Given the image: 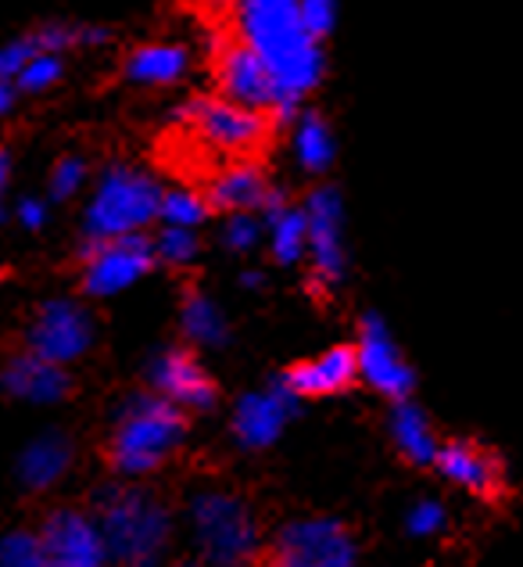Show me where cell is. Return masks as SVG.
<instances>
[{
  "instance_id": "6da1fadb",
  "label": "cell",
  "mask_w": 523,
  "mask_h": 567,
  "mask_svg": "<svg viewBox=\"0 0 523 567\" xmlns=\"http://www.w3.org/2000/svg\"><path fill=\"white\" fill-rule=\"evenodd\" d=\"M233 22L237 37L259 51L280 86L276 126H291L326 69L320 40L302 22V8L297 0H233Z\"/></svg>"
},
{
  "instance_id": "7a4b0ae2",
  "label": "cell",
  "mask_w": 523,
  "mask_h": 567,
  "mask_svg": "<svg viewBox=\"0 0 523 567\" xmlns=\"http://www.w3.org/2000/svg\"><path fill=\"white\" fill-rule=\"evenodd\" d=\"M187 435V410L172 399L151 392L129 395L118 406L112 439H108V464L118 477L137 482L155 474L179 450Z\"/></svg>"
},
{
  "instance_id": "3957f363",
  "label": "cell",
  "mask_w": 523,
  "mask_h": 567,
  "mask_svg": "<svg viewBox=\"0 0 523 567\" xmlns=\"http://www.w3.org/2000/svg\"><path fill=\"white\" fill-rule=\"evenodd\" d=\"M94 517L104 532L112 560L123 564H158L172 543V511L161 496L140 485L108 482L94 492Z\"/></svg>"
},
{
  "instance_id": "277c9868",
  "label": "cell",
  "mask_w": 523,
  "mask_h": 567,
  "mask_svg": "<svg viewBox=\"0 0 523 567\" xmlns=\"http://www.w3.org/2000/svg\"><path fill=\"white\" fill-rule=\"evenodd\" d=\"M190 539L201 560L233 567L262 554V528L255 511L233 492L205 488L190 499Z\"/></svg>"
},
{
  "instance_id": "5b68a950",
  "label": "cell",
  "mask_w": 523,
  "mask_h": 567,
  "mask_svg": "<svg viewBox=\"0 0 523 567\" xmlns=\"http://www.w3.org/2000/svg\"><path fill=\"white\" fill-rule=\"evenodd\" d=\"M161 187L151 173L133 166H112L83 208V241H104V237L133 234L151 227L158 219Z\"/></svg>"
},
{
  "instance_id": "8992f818",
  "label": "cell",
  "mask_w": 523,
  "mask_h": 567,
  "mask_svg": "<svg viewBox=\"0 0 523 567\" xmlns=\"http://www.w3.org/2000/svg\"><path fill=\"white\" fill-rule=\"evenodd\" d=\"M172 123L193 133L205 147L222 152L230 158L255 155L273 133V115L237 104L227 94L219 97H190L172 112Z\"/></svg>"
},
{
  "instance_id": "52a82bcc",
  "label": "cell",
  "mask_w": 523,
  "mask_h": 567,
  "mask_svg": "<svg viewBox=\"0 0 523 567\" xmlns=\"http://www.w3.org/2000/svg\"><path fill=\"white\" fill-rule=\"evenodd\" d=\"M83 295L90 298H112L133 288L144 274L155 266V241L144 230L104 237V241H83Z\"/></svg>"
},
{
  "instance_id": "ba28073f",
  "label": "cell",
  "mask_w": 523,
  "mask_h": 567,
  "mask_svg": "<svg viewBox=\"0 0 523 567\" xmlns=\"http://www.w3.org/2000/svg\"><path fill=\"white\" fill-rule=\"evenodd\" d=\"M269 557L283 567H352L358 560V546L345 520L294 517L276 528Z\"/></svg>"
},
{
  "instance_id": "9c48e42d",
  "label": "cell",
  "mask_w": 523,
  "mask_h": 567,
  "mask_svg": "<svg viewBox=\"0 0 523 567\" xmlns=\"http://www.w3.org/2000/svg\"><path fill=\"white\" fill-rule=\"evenodd\" d=\"M97 320L86 306L72 298H51L36 309V317L25 327V349L48 355L54 363H76L94 349Z\"/></svg>"
},
{
  "instance_id": "30bf717a",
  "label": "cell",
  "mask_w": 523,
  "mask_h": 567,
  "mask_svg": "<svg viewBox=\"0 0 523 567\" xmlns=\"http://www.w3.org/2000/svg\"><path fill=\"white\" fill-rule=\"evenodd\" d=\"M308 216V262L312 277L323 288H337L348 274V251H345V202L341 190L323 184L305 198Z\"/></svg>"
},
{
  "instance_id": "8fae6325",
  "label": "cell",
  "mask_w": 523,
  "mask_h": 567,
  "mask_svg": "<svg viewBox=\"0 0 523 567\" xmlns=\"http://www.w3.org/2000/svg\"><path fill=\"white\" fill-rule=\"evenodd\" d=\"M147 384L190 413H208L219 402V388L212 374H208L198 355H193V349L187 346L155 349L151 360H147Z\"/></svg>"
},
{
  "instance_id": "7c38bea8",
  "label": "cell",
  "mask_w": 523,
  "mask_h": 567,
  "mask_svg": "<svg viewBox=\"0 0 523 567\" xmlns=\"http://www.w3.org/2000/svg\"><path fill=\"white\" fill-rule=\"evenodd\" d=\"M355 349H358V381H366L373 392H380L391 402L412 395L416 374L377 312H366L363 323H358Z\"/></svg>"
},
{
  "instance_id": "4fadbf2b",
  "label": "cell",
  "mask_w": 523,
  "mask_h": 567,
  "mask_svg": "<svg viewBox=\"0 0 523 567\" xmlns=\"http://www.w3.org/2000/svg\"><path fill=\"white\" fill-rule=\"evenodd\" d=\"M216 80H219V91L227 94L237 104H248V109L273 115L276 123V112H280V86L273 80V72L259 58L255 48L237 37L227 48H219L216 58Z\"/></svg>"
},
{
  "instance_id": "5bb4252c",
  "label": "cell",
  "mask_w": 523,
  "mask_h": 567,
  "mask_svg": "<svg viewBox=\"0 0 523 567\" xmlns=\"http://www.w3.org/2000/svg\"><path fill=\"white\" fill-rule=\"evenodd\" d=\"M297 402L302 399L283 384L280 374L269 381L262 392H248L233 406V421H230L237 445H244L251 453L269 450V445L283 435V427L291 424V416L297 413Z\"/></svg>"
},
{
  "instance_id": "9a60e30c",
  "label": "cell",
  "mask_w": 523,
  "mask_h": 567,
  "mask_svg": "<svg viewBox=\"0 0 523 567\" xmlns=\"http://www.w3.org/2000/svg\"><path fill=\"white\" fill-rule=\"evenodd\" d=\"M48 564L54 567H101L108 564V546L94 514L83 511H54L40 528Z\"/></svg>"
},
{
  "instance_id": "2e32d148",
  "label": "cell",
  "mask_w": 523,
  "mask_h": 567,
  "mask_svg": "<svg viewBox=\"0 0 523 567\" xmlns=\"http://www.w3.org/2000/svg\"><path fill=\"white\" fill-rule=\"evenodd\" d=\"M0 388L11 399L29 402V406H54V402H65L72 395V378L65 363H54L33 349H22L8 360L4 374H0Z\"/></svg>"
},
{
  "instance_id": "e0dca14e",
  "label": "cell",
  "mask_w": 523,
  "mask_h": 567,
  "mask_svg": "<svg viewBox=\"0 0 523 567\" xmlns=\"http://www.w3.org/2000/svg\"><path fill=\"white\" fill-rule=\"evenodd\" d=\"M435 467L444 482L467 488L473 496H499L502 492V477H505L502 460L481 442H470V439L441 442Z\"/></svg>"
},
{
  "instance_id": "ac0fdd59",
  "label": "cell",
  "mask_w": 523,
  "mask_h": 567,
  "mask_svg": "<svg viewBox=\"0 0 523 567\" xmlns=\"http://www.w3.org/2000/svg\"><path fill=\"white\" fill-rule=\"evenodd\" d=\"M280 378L297 399L341 395L345 388H352L358 381V349L355 346H334L323 355H316V360L287 367Z\"/></svg>"
},
{
  "instance_id": "d6986e66",
  "label": "cell",
  "mask_w": 523,
  "mask_h": 567,
  "mask_svg": "<svg viewBox=\"0 0 523 567\" xmlns=\"http://www.w3.org/2000/svg\"><path fill=\"white\" fill-rule=\"evenodd\" d=\"M72 439L62 431H43L33 442L19 453V464H14V477L25 492H51L72 467Z\"/></svg>"
},
{
  "instance_id": "ffe728a7",
  "label": "cell",
  "mask_w": 523,
  "mask_h": 567,
  "mask_svg": "<svg viewBox=\"0 0 523 567\" xmlns=\"http://www.w3.org/2000/svg\"><path fill=\"white\" fill-rule=\"evenodd\" d=\"M269 190H273V184H269V176L255 162H230L227 169H219L212 181H208L205 198L212 208H219V213H241V208L262 213Z\"/></svg>"
},
{
  "instance_id": "44dd1931",
  "label": "cell",
  "mask_w": 523,
  "mask_h": 567,
  "mask_svg": "<svg viewBox=\"0 0 523 567\" xmlns=\"http://www.w3.org/2000/svg\"><path fill=\"white\" fill-rule=\"evenodd\" d=\"M190 54L179 43H144L123 65V76L137 86H172L187 76Z\"/></svg>"
},
{
  "instance_id": "7402d4cb",
  "label": "cell",
  "mask_w": 523,
  "mask_h": 567,
  "mask_svg": "<svg viewBox=\"0 0 523 567\" xmlns=\"http://www.w3.org/2000/svg\"><path fill=\"white\" fill-rule=\"evenodd\" d=\"M391 442L401 453V460H409V464H416V467L435 464L438 450H441V442L435 435V427H430L427 413L409 399H398L395 410H391Z\"/></svg>"
},
{
  "instance_id": "603a6c76",
  "label": "cell",
  "mask_w": 523,
  "mask_h": 567,
  "mask_svg": "<svg viewBox=\"0 0 523 567\" xmlns=\"http://www.w3.org/2000/svg\"><path fill=\"white\" fill-rule=\"evenodd\" d=\"M179 327L184 338L198 349H227L230 346V323L219 302L205 291H187L179 306Z\"/></svg>"
},
{
  "instance_id": "cb8c5ba5",
  "label": "cell",
  "mask_w": 523,
  "mask_h": 567,
  "mask_svg": "<svg viewBox=\"0 0 523 567\" xmlns=\"http://www.w3.org/2000/svg\"><path fill=\"white\" fill-rule=\"evenodd\" d=\"M291 130H294V158L305 173L323 176L334 166V155H337L334 130L320 112H297Z\"/></svg>"
},
{
  "instance_id": "d4e9b609",
  "label": "cell",
  "mask_w": 523,
  "mask_h": 567,
  "mask_svg": "<svg viewBox=\"0 0 523 567\" xmlns=\"http://www.w3.org/2000/svg\"><path fill=\"white\" fill-rule=\"evenodd\" d=\"M269 227V251L280 266H294L308 256V216L305 205L280 208L273 219H265Z\"/></svg>"
},
{
  "instance_id": "484cf974",
  "label": "cell",
  "mask_w": 523,
  "mask_h": 567,
  "mask_svg": "<svg viewBox=\"0 0 523 567\" xmlns=\"http://www.w3.org/2000/svg\"><path fill=\"white\" fill-rule=\"evenodd\" d=\"M212 213L205 194L190 190V187H172L161 190V205H158V219L161 223H176V227H193L198 230L201 223Z\"/></svg>"
},
{
  "instance_id": "4316f807",
  "label": "cell",
  "mask_w": 523,
  "mask_h": 567,
  "mask_svg": "<svg viewBox=\"0 0 523 567\" xmlns=\"http://www.w3.org/2000/svg\"><path fill=\"white\" fill-rule=\"evenodd\" d=\"M0 567H48V549H43L40 532L14 528L0 535Z\"/></svg>"
},
{
  "instance_id": "83f0119b",
  "label": "cell",
  "mask_w": 523,
  "mask_h": 567,
  "mask_svg": "<svg viewBox=\"0 0 523 567\" xmlns=\"http://www.w3.org/2000/svg\"><path fill=\"white\" fill-rule=\"evenodd\" d=\"M65 76V62L57 51H36L33 58L25 62V69L14 76V86H19V94H43L51 91V86Z\"/></svg>"
},
{
  "instance_id": "f1b7e54d",
  "label": "cell",
  "mask_w": 523,
  "mask_h": 567,
  "mask_svg": "<svg viewBox=\"0 0 523 567\" xmlns=\"http://www.w3.org/2000/svg\"><path fill=\"white\" fill-rule=\"evenodd\" d=\"M201 241L193 227H176V223H166V230L155 237V256L169 266H187L198 259Z\"/></svg>"
},
{
  "instance_id": "f546056e",
  "label": "cell",
  "mask_w": 523,
  "mask_h": 567,
  "mask_svg": "<svg viewBox=\"0 0 523 567\" xmlns=\"http://www.w3.org/2000/svg\"><path fill=\"white\" fill-rule=\"evenodd\" d=\"M262 230H265V223L255 213H248V208H241V213H227V223H222V245L237 251V256H244V251L259 248Z\"/></svg>"
},
{
  "instance_id": "4dcf8cb0",
  "label": "cell",
  "mask_w": 523,
  "mask_h": 567,
  "mask_svg": "<svg viewBox=\"0 0 523 567\" xmlns=\"http://www.w3.org/2000/svg\"><path fill=\"white\" fill-rule=\"evenodd\" d=\"M83 187H86V162L76 158V155L57 158V166L51 173V184H48L51 198L54 202H69V198H76Z\"/></svg>"
},
{
  "instance_id": "1f68e13d",
  "label": "cell",
  "mask_w": 523,
  "mask_h": 567,
  "mask_svg": "<svg viewBox=\"0 0 523 567\" xmlns=\"http://www.w3.org/2000/svg\"><path fill=\"white\" fill-rule=\"evenodd\" d=\"M444 506L438 499H416L412 511L406 514V532L412 535V539H430V535L444 532Z\"/></svg>"
},
{
  "instance_id": "d6a6232c",
  "label": "cell",
  "mask_w": 523,
  "mask_h": 567,
  "mask_svg": "<svg viewBox=\"0 0 523 567\" xmlns=\"http://www.w3.org/2000/svg\"><path fill=\"white\" fill-rule=\"evenodd\" d=\"M36 51H43V48H40V40H36V33L14 37V40H8V43H0V76H4V80H14Z\"/></svg>"
},
{
  "instance_id": "836d02e7",
  "label": "cell",
  "mask_w": 523,
  "mask_h": 567,
  "mask_svg": "<svg viewBox=\"0 0 523 567\" xmlns=\"http://www.w3.org/2000/svg\"><path fill=\"white\" fill-rule=\"evenodd\" d=\"M297 8H302L305 29L320 43L334 33V25H337V0H297Z\"/></svg>"
},
{
  "instance_id": "e575fe53",
  "label": "cell",
  "mask_w": 523,
  "mask_h": 567,
  "mask_svg": "<svg viewBox=\"0 0 523 567\" xmlns=\"http://www.w3.org/2000/svg\"><path fill=\"white\" fill-rule=\"evenodd\" d=\"M14 216H19V223H22L25 230H40L43 223H48V202L22 198L19 205H14Z\"/></svg>"
},
{
  "instance_id": "d590c367",
  "label": "cell",
  "mask_w": 523,
  "mask_h": 567,
  "mask_svg": "<svg viewBox=\"0 0 523 567\" xmlns=\"http://www.w3.org/2000/svg\"><path fill=\"white\" fill-rule=\"evenodd\" d=\"M14 97H19V86H14V80L0 76V115H8L14 109Z\"/></svg>"
},
{
  "instance_id": "8d00e7d4",
  "label": "cell",
  "mask_w": 523,
  "mask_h": 567,
  "mask_svg": "<svg viewBox=\"0 0 523 567\" xmlns=\"http://www.w3.org/2000/svg\"><path fill=\"white\" fill-rule=\"evenodd\" d=\"M265 284V274H259V270H248V274H241V288H248V291H259Z\"/></svg>"
},
{
  "instance_id": "74e56055",
  "label": "cell",
  "mask_w": 523,
  "mask_h": 567,
  "mask_svg": "<svg viewBox=\"0 0 523 567\" xmlns=\"http://www.w3.org/2000/svg\"><path fill=\"white\" fill-rule=\"evenodd\" d=\"M8 173H11V158H8V152H0V190L8 184ZM0 223H4V205H0Z\"/></svg>"
}]
</instances>
